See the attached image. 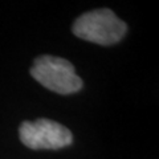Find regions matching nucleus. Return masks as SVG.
Wrapping results in <instances>:
<instances>
[{
  "mask_svg": "<svg viewBox=\"0 0 159 159\" xmlns=\"http://www.w3.org/2000/svg\"><path fill=\"white\" fill-rule=\"evenodd\" d=\"M72 32L81 40L98 45H114L123 39L127 25L111 9H94L81 15L73 23Z\"/></svg>",
  "mask_w": 159,
  "mask_h": 159,
  "instance_id": "1",
  "label": "nucleus"
},
{
  "mask_svg": "<svg viewBox=\"0 0 159 159\" xmlns=\"http://www.w3.org/2000/svg\"><path fill=\"white\" fill-rule=\"evenodd\" d=\"M31 74L44 88L58 94L77 93L82 88V80L76 74L73 64L62 57L49 54L37 57L31 66Z\"/></svg>",
  "mask_w": 159,
  "mask_h": 159,
  "instance_id": "2",
  "label": "nucleus"
},
{
  "mask_svg": "<svg viewBox=\"0 0 159 159\" xmlns=\"http://www.w3.org/2000/svg\"><path fill=\"white\" fill-rule=\"evenodd\" d=\"M19 137L23 145L32 150H58L73 142L68 127L45 118L34 122L24 121L19 127Z\"/></svg>",
  "mask_w": 159,
  "mask_h": 159,
  "instance_id": "3",
  "label": "nucleus"
}]
</instances>
